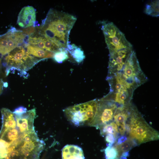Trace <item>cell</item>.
I'll return each mask as SVG.
<instances>
[{"instance_id": "1", "label": "cell", "mask_w": 159, "mask_h": 159, "mask_svg": "<svg viewBox=\"0 0 159 159\" xmlns=\"http://www.w3.org/2000/svg\"><path fill=\"white\" fill-rule=\"evenodd\" d=\"M77 20L68 13L50 9L38 32L61 48H67L70 31Z\"/></svg>"}, {"instance_id": "2", "label": "cell", "mask_w": 159, "mask_h": 159, "mask_svg": "<svg viewBox=\"0 0 159 159\" xmlns=\"http://www.w3.org/2000/svg\"><path fill=\"white\" fill-rule=\"evenodd\" d=\"M148 80L140 68L135 53L133 50L121 69L115 73L108 74L106 78L109 83L120 86L123 90L133 93L136 88Z\"/></svg>"}, {"instance_id": "3", "label": "cell", "mask_w": 159, "mask_h": 159, "mask_svg": "<svg viewBox=\"0 0 159 159\" xmlns=\"http://www.w3.org/2000/svg\"><path fill=\"white\" fill-rule=\"evenodd\" d=\"M125 135L138 145L159 138L158 132L145 120L136 107H134L125 125Z\"/></svg>"}, {"instance_id": "4", "label": "cell", "mask_w": 159, "mask_h": 159, "mask_svg": "<svg viewBox=\"0 0 159 159\" xmlns=\"http://www.w3.org/2000/svg\"><path fill=\"white\" fill-rule=\"evenodd\" d=\"M24 42L16 47L7 54L4 59L3 65L6 67V74L11 71L17 70L21 75H26L27 71L42 60L33 57L27 52Z\"/></svg>"}, {"instance_id": "5", "label": "cell", "mask_w": 159, "mask_h": 159, "mask_svg": "<svg viewBox=\"0 0 159 159\" xmlns=\"http://www.w3.org/2000/svg\"><path fill=\"white\" fill-rule=\"evenodd\" d=\"M98 101L95 99L87 102L69 106L63 110L68 120L76 126H89L97 110Z\"/></svg>"}, {"instance_id": "6", "label": "cell", "mask_w": 159, "mask_h": 159, "mask_svg": "<svg viewBox=\"0 0 159 159\" xmlns=\"http://www.w3.org/2000/svg\"><path fill=\"white\" fill-rule=\"evenodd\" d=\"M109 54L132 49V44L124 34L112 22H103L102 26Z\"/></svg>"}, {"instance_id": "7", "label": "cell", "mask_w": 159, "mask_h": 159, "mask_svg": "<svg viewBox=\"0 0 159 159\" xmlns=\"http://www.w3.org/2000/svg\"><path fill=\"white\" fill-rule=\"evenodd\" d=\"M44 146V141L34 132L22 134L17 148L20 159H39Z\"/></svg>"}, {"instance_id": "8", "label": "cell", "mask_w": 159, "mask_h": 159, "mask_svg": "<svg viewBox=\"0 0 159 159\" xmlns=\"http://www.w3.org/2000/svg\"><path fill=\"white\" fill-rule=\"evenodd\" d=\"M119 105L105 96L98 101L97 112L89 126L97 129L113 121L114 114Z\"/></svg>"}, {"instance_id": "9", "label": "cell", "mask_w": 159, "mask_h": 159, "mask_svg": "<svg viewBox=\"0 0 159 159\" xmlns=\"http://www.w3.org/2000/svg\"><path fill=\"white\" fill-rule=\"evenodd\" d=\"M135 105L131 102L125 105H119L115 111L113 121L117 125L120 136L125 135V125Z\"/></svg>"}, {"instance_id": "10", "label": "cell", "mask_w": 159, "mask_h": 159, "mask_svg": "<svg viewBox=\"0 0 159 159\" xmlns=\"http://www.w3.org/2000/svg\"><path fill=\"white\" fill-rule=\"evenodd\" d=\"M35 115V109L27 111L20 115H14L16 127L21 134L35 132L33 124Z\"/></svg>"}, {"instance_id": "11", "label": "cell", "mask_w": 159, "mask_h": 159, "mask_svg": "<svg viewBox=\"0 0 159 159\" xmlns=\"http://www.w3.org/2000/svg\"><path fill=\"white\" fill-rule=\"evenodd\" d=\"M26 39L25 42L28 44L54 53L61 49L38 32L37 34L26 35Z\"/></svg>"}, {"instance_id": "12", "label": "cell", "mask_w": 159, "mask_h": 159, "mask_svg": "<svg viewBox=\"0 0 159 159\" xmlns=\"http://www.w3.org/2000/svg\"><path fill=\"white\" fill-rule=\"evenodd\" d=\"M36 20V10L32 6H26L23 7L20 11L17 24L19 26L26 28L34 25Z\"/></svg>"}, {"instance_id": "13", "label": "cell", "mask_w": 159, "mask_h": 159, "mask_svg": "<svg viewBox=\"0 0 159 159\" xmlns=\"http://www.w3.org/2000/svg\"><path fill=\"white\" fill-rule=\"evenodd\" d=\"M62 159H85L83 152L80 147L74 145H67L62 148Z\"/></svg>"}, {"instance_id": "14", "label": "cell", "mask_w": 159, "mask_h": 159, "mask_svg": "<svg viewBox=\"0 0 159 159\" xmlns=\"http://www.w3.org/2000/svg\"><path fill=\"white\" fill-rule=\"evenodd\" d=\"M21 134L16 127L0 131V139L9 144L18 145L21 139Z\"/></svg>"}, {"instance_id": "15", "label": "cell", "mask_w": 159, "mask_h": 159, "mask_svg": "<svg viewBox=\"0 0 159 159\" xmlns=\"http://www.w3.org/2000/svg\"><path fill=\"white\" fill-rule=\"evenodd\" d=\"M24 46L27 53L31 55L42 60L52 58L54 53L32 46L26 42Z\"/></svg>"}, {"instance_id": "16", "label": "cell", "mask_w": 159, "mask_h": 159, "mask_svg": "<svg viewBox=\"0 0 159 159\" xmlns=\"http://www.w3.org/2000/svg\"><path fill=\"white\" fill-rule=\"evenodd\" d=\"M2 126L1 130L16 127L14 114L8 109L3 108L1 110Z\"/></svg>"}, {"instance_id": "17", "label": "cell", "mask_w": 159, "mask_h": 159, "mask_svg": "<svg viewBox=\"0 0 159 159\" xmlns=\"http://www.w3.org/2000/svg\"><path fill=\"white\" fill-rule=\"evenodd\" d=\"M98 129L100 130V135L102 136L107 134H112L117 139L119 137L120 134L117 125L114 121L100 126Z\"/></svg>"}, {"instance_id": "18", "label": "cell", "mask_w": 159, "mask_h": 159, "mask_svg": "<svg viewBox=\"0 0 159 159\" xmlns=\"http://www.w3.org/2000/svg\"><path fill=\"white\" fill-rule=\"evenodd\" d=\"M68 53L78 63H80L85 59V56L81 48L74 44H69L66 48Z\"/></svg>"}, {"instance_id": "19", "label": "cell", "mask_w": 159, "mask_h": 159, "mask_svg": "<svg viewBox=\"0 0 159 159\" xmlns=\"http://www.w3.org/2000/svg\"><path fill=\"white\" fill-rule=\"evenodd\" d=\"M114 145L118 151L119 158L122 153L129 152L132 148L137 146V145L133 140L127 138V140L124 142L119 145L115 144Z\"/></svg>"}, {"instance_id": "20", "label": "cell", "mask_w": 159, "mask_h": 159, "mask_svg": "<svg viewBox=\"0 0 159 159\" xmlns=\"http://www.w3.org/2000/svg\"><path fill=\"white\" fill-rule=\"evenodd\" d=\"M144 12L152 16L158 17L159 16V0L153 1L147 4Z\"/></svg>"}, {"instance_id": "21", "label": "cell", "mask_w": 159, "mask_h": 159, "mask_svg": "<svg viewBox=\"0 0 159 159\" xmlns=\"http://www.w3.org/2000/svg\"><path fill=\"white\" fill-rule=\"evenodd\" d=\"M105 159H119L118 151L115 145H107L104 150Z\"/></svg>"}, {"instance_id": "22", "label": "cell", "mask_w": 159, "mask_h": 159, "mask_svg": "<svg viewBox=\"0 0 159 159\" xmlns=\"http://www.w3.org/2000/svg\"><path fill=\"white\" fill-rule=\"evenodd\" d=\"M69 57L68 52L66 48H61L54 54L52 58L56 62L62 63Z\"/></svg>"}, {"instance_id": "23", "label": "cell", "mask_w": 159, "mask_h": 159, "mask_svg": "<svg viewBox=\"0 0 159 159\" xmlns=\"http://www.w3.org/2000/svg\"><path fill=\"white\" fill-rule=\"evenodd\" d=\"M105 140L107 143V145H112L116 143L117 139L112 134H108L105 136Z\"/></svg>"}, {"instance_id": "24", "label": "cell", "mask_w": 159, "mask_h": 159, "mask_svg": "<svg viewBox=\"0 0 159 159\" xmlns=\"http://www.w3.org/2000/svg\"><path fill=\"white\" fill-rule=\"evenodd\" d=\"M27 111V109L23 106H20L15 109L13 112L15 115H20Z\"/></svg>"}, {"instance_id": "25", "label": "cell", "mask_w": 159, "mask_h": 159, "mask_svg": "<svg viewBox=\"0 0 159 159\" xmlns=\"http://www.w3.org/2000/svg\"><path fill=\"white\" fill-rule=\"evenodd\" d=\"M127 139V137L125 135L119 136L117 139L115 144L119 145L125 142Z\"/></svg>"}, {"instance_id": "26", "label": "cell", "mask_w": 159, "mask_h": 159, "mask_svg": "<svg viewBox=\"0 0 159 159\" xmlns=\"http://www.w3.org/2000/svg\"><path fill=\"white\" fill-rule=\"evenodd\" d=\"M4 83L3 80L0 78V95L2 92L3 87H4Z\"/></svg>"}]
</instances>
